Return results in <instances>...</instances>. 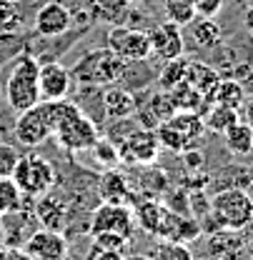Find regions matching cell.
<instances>
[{"instance_id": "1", "label": "cell", "mask_w": 253, "mask_h": 260, "mask_svg": "<svg viewBox=\"0 0 253 260\" xmlns=\"http://www.w3.org/2000/svg\"><path fill=\"white\" fill-rule=\"evenodd\" d=\"M126 73H128V63L121 60L108 45L86 53L78 63L70 68L73 80H78L83 85H100V88L121 83L126 78Z\"/></svg>"}, {"instance_id": "2", "label": "cell", "mask_w": 253, "mask_h": 260, "mask_svg": "<svg viewBox=\"0 0 253 260\" xmlns=\"http://www.w3.org/2000/svg\"><path fill=\"white\" fill-rule=\"evenodd\" d=\"M38 70L40 63L33 55H20L10 68V75L5 80V100L15 113H23L43 100L38 85Z\"/></svg>"}, {"instance_id": "3", "label": "cell", "mask_w": 253, "mask_h": 260, "mask_svg": "<svg viewBox=\"0 0 253 260\" xmlns=\"http://www.w3.org/2000/svg\"><path fill=\"white\" fill-rule=\"evenodd\" d=\"M13 183L18 185V190L28 198H40V195L50 193V188L55 185V170L48 158L31 153V155H20V160L13 170Z\"/></svg>"}, {"instance_id": "4", "label": "cell", "mask_w": 253, "mask_h": 260, "mask_svg": "<svg viewBox=\"0 0 253 260\" xmlns=\"http://www.w3.org/2000/svg\"><path fill=\"white\" fill-rule=\"evenodd\" d=\"M211 210H213V218L218 220V225L226 230H241L253 220L251 195L238 188H228V190L213 195Z\"/></svg>"}, {"instance_id": "5", "label": "cell", "mask_w": 253, "mask_h": 260, "mask_svg": "<svg viewBox=\"0 0 253 260\" xmlns=\"http://www.w3.org/2000/svg\"><path fill=\"white\" fill-rule=\"evenodd\" d=\"M53 138L63 145L65 150L80 153V150H91L100 135H98V128H95L93 120H91L78 105H73L70 113L55 125Z\"/></svg>"}, {"instance_id": "6", "label": "cell", "mask_w": 253, "mask_h": 260, "mask_svg": "<svg viewBox=\"0 0 253 260\" xmlns=\"http://www.w3.org/2000/svg\"><path fill=\"white\" fill-rule=\"evenodd\" d=\"M108 48L121 58L130 63H143L146 58H151V40L148 32L138 30V28H123L116 25L113 30L108 32Z\"/></svg>"}, {"instance_id": "7", "label": "cell", "mask_w": 253, "mask_h": 260, "mask_svg": "<svg viewBox=\"0 0 253 260\" xmlns=\"http://www.w3.org/2000/svg\"><path fill=\"white\" fill-rule=\"evenodd\" d=\"M133 225H135V218L128 210V205H123V203H103L91 215L88 233H91V238L100 235V233H118L123 238H130Z\"/></svg>"}, {"instance_id": "8", "label": "cell", "mask_w": 253, "mask_h": 260, "mask_svg": "<svg viewBox=\"0 0 253 260\" xmlns=\"http://www.w3.org/2000/svg\"><path fill=\"white\" fill-rule=\"evenodd\" d=\"M13 133H15V140L20 145H25V148H38L48 138H53V128H50V120L45 115L43 103L33 105V108L23 110V113H18Z\"/></svg>"}, {"instance_id": "9", "label": "cell", "mask_w": 253, "mask_h": 260, "mask_svg": "<svg viewBox=\"0 0 253 260\" xmlns=\"http://www.w3.org/2000/svg\"><path fill=\"white\" fill-rule=\"evenodd\" d=\"M23 253L31 260H63L68 255V240L58 230L40 228L28 235V240L23 243Z\"/></svg>"}, {"instance_id": "10", "label": "cell", "mask_w": 253, "mask_h": 260, "mask_svg": "<svg viewBox=\"0 0 253 260\" xmlns=\"http://www.w3.org/2000/svg\"><path fill=\"white\" fill-rule=\"evenodd\" d=\"M33 25H35V32L43 38H61L73 25V10L58 0H50L35 13Z\"/></svg>"}, {"instance_id": "11", "label": "cell", "mask_w": 253, "mask_h": 260, "mask_svg": "<svg viewBox=\"0 0 253 260\" xmlns=\"http://www.w3.org/2000/svg\"><path fill=\"white\" fill-rule=\"evenodd\" d=\"M118 153H121V160L126 158V160L140 162V165L156 162V158H158V153H160V143H158V138H156V130H151V128L133 130L130 135H126V143H123V148Z\"/></svg>"}, {"instance_id": "12", "label": "cell", "mask_w": 253, "mask_h": 260, "mask_svg": "<svg viewBox=\"0 0 253 260\" xmlns=\"http://www.w3.org/2000/svg\"><path fill=\"white\" fill-rule=\"evenodd\" d=\"M148 40H151V55H156L158 60L168 63V60H176L183 55L186 50V43H183V32L178 25L173 23H160L153 30L148 32Z\"/></svg>"}, {"instance_id": "13", "label": "cell", "mask_w": 253, "mask_h": 260, "mask_svg": "<svg viewBox=\"0 0 253 260\" xmlns=\"http://www.w3.org/2000/svg\"><path fill=\"white\" fill-rule=\"evenodd\" d=\"M38 85H40V98L43 100H63L70 93L73 75L63 63L48 60L38 70Z\"/></svg>"}, {"instance_id": "14", "label": "cell", "mask_w": 253, "mask_h": 260, "mask_svg": "<svg viewBox=\"0 0 253 260\" xmlns=\"http://www.w3.org/2000/svg\"><path fill=\"white\" fill-rule=\"evenodd\" d=\"M135 110H138V103H135V95L128 88H121L116 83V85H108L103 90V113H105V118L126 120L130 115H135Z\"/></svg>"}, {"instance_id": "15", "label": "cell", "mask_w": 253, "mask_h": 260, "mask_svg": "<svg viewBox=\"0 0 253 260\" xmlns=\"http://www.w3.org/2000/svg\"><path fill=\"white\" fill-rule=\"evenodd\" d=\"M35 218L38 223L48 230H63V225L68 223V205H65L61 198L45 193L40 195V200L35 203Z\"/></svg>"}, {"instance_id": "16", "label": "cell", "mask_w": 253, "mask_h": 260, "mask_svg": "<svg viewBox=\"0 0 253 260\" xmlns=\"http://www.w3.org/2000/svg\"><path fill=\"white\" fill-rule=\"evenodd\" d=\"M183 83H188L195 93H201V95L211 103V100H213V93H216V88H218V83H221V78H218V73H216L211 65L188 60L186 80H183Z\"/></svg>"}, {"instance_id": "17", "label": "cell", "mask_w": 253, "mask_h": 260, "mask_svg": "<svg viewBox=\"0 0 253 260\" xmlns=\"http://www.w3.org/2000/svg\"><path fill=\"white\" fill-rule=\"evenodd\" d=\"M86 8L91 20L121 25V20L130 10V0H86Z\"/></svg>"}, {"instance_id": "18", "label": "cell", "mask_w": 253, "mask_h": 260, "mask_svg": "<svg viewBox=\"0 0 253 260\" xmlns=\"http://www.w3.org/2000/svg\"><path fill=\"white\" fill-rule=\"evenodd\" d=\"M221 25L213 18H198L190 23V38L195 43V48L201 50H213L221 43Z\"/></svg>"}, {"instance_id": "19", "label": "cell", "mask_w": 253, "mask_h": 260, "mask_svg": "<svg viewBox=\"0 0 253 260\" xmlns=\"http://www.w3.org/2000/svg\"><path fill=\"white\" fill-rule=\"evenodd\" d=\"M223 140H226V148L236 155H248L253 150V128L248 123L238 120L233 123L231 128L223 133Z\"/></svg>"}, {"instance_id": "20", "label": "cell", "mask_w": 253, "mask_h": 260, "mask_svg": "<svg viewBox=\"0 0 253 260\" xmlns=\"http://www.w3.org/2000/svg\"><path fill=\"white\" fill-rule=\"evenodd\" d=\"M171 128H176L181 135H183V140L188 143V140H195L206 125H203V118L198 115V113H190V110H176L168 120H165Z\"/></svg>"}, {"instance_id": "21", "label": "cell", "mask_w": 253, "mask_h": 260, "mask_svg": "<svg viewBox=\"0 0 253 260\" xmlns=\"http://www.w3.org/2000/svg\"><path fill=\"white\" fill-rule=\"evenodd\" d=\"M100 195H103L105 203H123V205H126L128 195H130V190H128V180L118 173V170L110 168V170L103 175V180H100Z\"/></svg>"}, {"instance_id": "22", "label": "cell", "mask_w": 253, "mask_h": 260, "mask_svg": "<svg viewBox=\"0 0 253 260\" xmlns=\"http://www.w3.org/2000/svg\"><path fill=\"white\" fill-rule=\"evenodd\" d=\"M241 120V115H238V110L236 108H226V105H213L208 113H206V118H203V125L208 130H213V133H226V130L231 128L233 123H238Z\"/></svg>"}, {"instance_id": "23", "label": "cell", "mask_w": 253, "mask_h": 260, "mask_svg": "<svg viewBox=\"0 0 253 260\" xmlns=\"http://www.w3.org/2000/svg\"><path fill=\"white\" fill-rule=\"evenodd\" d=\"M246 100V90L238 80H221L216 93H213V100L211 103H218V105H226V108H241Z\"/></svg>"}, {"instance_id": "24", "label": "cell", "mask_w": 253, "mask_h": 260, "mask_svg": "<svg viewBox=\"0 0 253 260\" xmlns=\"http://www.w3.org/2000/svg\"><path fill=\"white\" fill-rule=\"evenodd\" d=\"M163 10H165L168 23H173L178 28H186V25H190L195 20L193 0H165L163 3Z\"/></svg>"}, {"instance_id": "25", "label": "cell", "mask_w": 253, "mask_h": 260, "mask_svg": "<svg viewBox=\"0 0 253 260\" xmlns=\"http://www.w3.org/2000/svg\"><path fill=\"white\" fill-rule=\"evenodd\" d=\"M186 68H188V60H186L183 55L176 58V60H168L158 75V85L163 90H173L178 83L186 80Z\"/></svg>"}, {"instance_id": "26", "label": "cell", "mask_w": 253, "mask_h": 260, "mask_svg": "<svg viewBox=\"0 0 253 260\" xmlns=\"http://www.w3.org/2000/svg\"><path fill=\"white\" fill-rule=\"evenodd\" d=\"M163 210H165V208H160L158 203L146 200V203H140V205H138V210H135V215H133V218L143 225V230H148V233H153V235H156Z\"/></svg>"}, {"instance_id": "27", "label": "cell", "mask_w": 253, "mask_h": 260, "mask_svg": "<svg viewBox=\"0 0 253 260\" xmlns=\"http://www.w3.org/2000/svg\"><path fill=\"white\" fill-rule=\"evenodd\" d=\"M20 198H23V193L18 190L13 178H0V215H8V213L18 210Z\"/></svg>"}, {"instance_id": "28", "label": "cell", "mask_w": 253, "mask_h": 260, "mask_svg": "<svg viewBox=\"0 0 253 260\" xmlns=\"http://www.w3.org/2000/svg\"><path fill=\"white\" fill-rule=\"evenodd\" d=\"M148 113H151V118H153V125H160V123H165V120L176 113V105H173L171 95L163 90V93L151 98V103H148Z\"/></svg>"}, {"instance_id": "29", "label": "cell", "mask_w": 253, "mask_h": 260, "mask_svg": "<svg viewBox=\"0 0 253 260\" xmlns=\"http://www.w3.org/2000/svg\"><path fill=\"white\" fill-rule=\"evenodd\" d=\"M156 138H158L160 148H168V150H173V153H181V150H186V140H183V135L178 133L176 128H171L168 123H160L158 128H156Z\"/></svg>"}, {"instance_id": "30", "label": "cell", "mask_w": 253, "mask_h": 260, "mask_svg": "<svg viewBox=\"0 0 253 260\" xmlns=\"http://www.w3.org/2000/svg\"><path fill=\"white\" fill-rule=\"evenodd\" d=\"M20 28V10L18 3L0 0V32H15Z\"/></svg>"}, {"instance_id": "31", "label": "cell", "mask_w": 253, "mask_h": 260, "mask_svg": "<svg viewBox=\"0 0 253 260\" xmlns=\"http://www.w3.org/2000/svg\"><path fill=\"white\" fill-rule=\"evenodd\" d=\"M156 260H193V253L188 250L186 243L165 240V243H160L158 250H156Z\"/></svg>"}, {"instance_id": "32", "label": "cell", "mask_w": 253, "mask_h": 260, "mask_svg": "<svg viewBox=\"0 0 253 260\" xmlns=\"http://www.w3.org/2000/svg\"><path fill=\"white\" fill-rule=\"evenodd\" d=\"M91 150H93L95 160L100 162V165L113 168V165H118V162H121V153H118V148H116L113 143L103 140V138H98V140H95V145L91 148Z\"/></svg>"}, {"instance_id": "33", "label": "cell", "mask_w": 253, "mask_h": 260, "mask_svg": "<svg viewBox=\"0 0 253 260\" xmlns=\"http://www.w3.org/2000/svg\"><path fill=\"white\" fill-rule=\"evenodd\" d=\"M18 160H20V153L13 145L0 143V178H10L13 170H15V165H18Z\"/></svg>"}, {"instance_id": "34", "label": "cell", "mask_w": 253, "mask_h": 260, "mask_svg": "<svg viewBox=\"0 0 253 260\" xmlns=\"http://www.w3.org/2000/svg\"><path fill=\"white\" fill-rule=\"evenodd\" d=\"M93 243L100 245V248H108V250H118V253H126L130 238H123L118 233H100V235H93Z\"/></svg>"}, {"instance_id": "35", "label": "cell", "mask_w": 253, "mask_h": 260, "mask_svg": "<svg viewBox=\"0 0 253 260\" xmlns=\"http://www.w3.org/2000/svg\"><path fill=\"white\" fill-rule=\"evenodd\" d=\"M195 18H216L223 10V0H193Z\"/></svg>"}, {"instance_id": "36", "label": "cell", "mask_w": 253, "mask_h": 260, "mask_svg": "<svg viewBox=\"0 0 253 260\" xmlns=\"http://www.w3.org/2000/svg\"><path fill=\"white\" fill-rule=\"evenodd\" d=\"M86 260H126V253H118V250H108V248H100V245H91Z\"/></svg>"}, {"instance_id": "37", "label": "cell", "mask_w": 253, "mask_h": 260, "mask_svg": "<svg viewBox=\"0 0 253 260\" xmlns=\"http://www.w3.org/2000/svg\"><path fill=\"white\" fill-rule=\"evenodd\" d=\"M243 123H248L253 128V95L243 103Z\"/></svg>"}, {"instance_id": "38", "label": "cell", "mask_w": 253, "mask_h": 260, "mask_svg": "<svg viewBox=\"0 0 253 260\" xmlns=\"http://www.w3.org/2000/svg\"><path fill=\"white\" fill-rule=\"evenodd\" d=\"M243 28H246V32L253 38V5H248L246 13H243Z\"/></svg>"}, {"instance_id": "39", "label": "cell", "mask_w": 253, "mask_h": 260, "mask_svg": "<svg viewBox=\"0 0 253 260\" xmlns=\"http://www.w3.org/2000/svg\"><path fill=\"white\" fill-rule=\"evenodd\" d=\"M126 260H156L151 255H143V253H135V255H126Z\"/></svg>"}, {"instance_id": "40", "label": "cell", "mask_w": 253, "mask_h": 260, "mask_svg": "<svg viewBox=\"0 0 253 260\" xmlns=\"http://www.w3.org/2000/svg\"><path fill=\"white\" fill-rule=\"evenodd\" d=\"M248 258L253 260V238H251V240H248Z\"/></svg>"}, {"instance_id": "41", "label": "cell", "mask_w": 253, "mask_h": 260, "mask_svg": "<svg viewBox=\"0 0 253 260\" xmlns=\"http://www.w3.org/2000/svg\"><path fill=\"white\" fill-rule=\"evenodd\" d=\"M3 238H5V233H3V215H0V245H3Z\"/></svg>"}, {"instance_id": "42", "label": "cell", "mask_w": 253, "mask_h": 260, "mask_svg": "<svg viewBox=\"0 0 253 260\" xmlns=\"http://www.w3.org/2000/svg\"><path fill=\"white\" fill-rule=\"evenodd\" d=\"M63 260H73V258H68V255H65V258H63Z\"/></svg>"}, {"instance_id": "43", "label": "cell", "mask_w": 253, "mask_h": 260, "mask_svg": "<svg viewBox=\"0 0 253 260\" xmlns=\"http://www.w3.org/2000/svg\"><path fill=\"white\" fill-rule=\"evenodd\" d=\"M10 3H20V0H10Z\"/></svg>"}, {"instance_id": "44", "label": "cell", "mask_w": 253, "mask_h": 260, "mask_svg": "<svg viewBox=\"0 0 253 260\" xmlns=\"http://www.w3.org/2000/svg\"><path fill=\"white\" fill-rule=\"evenodd\" d=\"M236 3H243V0H236Z\"/></svg>"}, {"instance_id": "45", "label": "cell", "mask_w": 253, "mask_h": 260, "mask_svg": "<svg viewBox=\"0 0 253 260\" xmlns=\"http://www.w3.org/2000/svg\"><path fill=\"white\" fill-rule=\"evenodd\" d=\"M193 260H195V258H193Z\"/></svg>"}]
</instances>
